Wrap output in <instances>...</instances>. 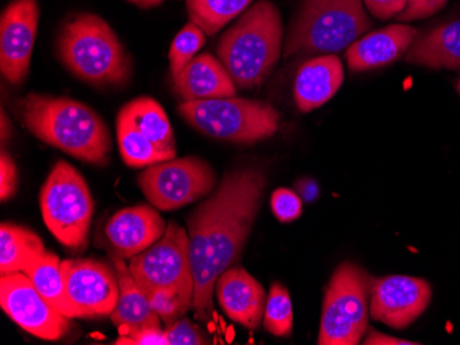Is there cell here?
I'll return each mask as SVG.
<instances>
[{
    "mask_svg": "<svg viewBox=\"0 0 460 345\" xmlns=\"http://www.w3.org/2000/svg\"><path fill=\"white\" fill-rule=\"evenodd\" d=\"M266 177L257 168L227 172L218 189L188 218L196 318L208 324L219 275L242 259L265 193Z\"/></svg>",
    "mask_w": 460,
    "mask_h": 345,
    "instance_id": "6da1fadb",
    "label": "cell"
},
{
    "mask_svg": "<svg viewBox=\"0 0 460 345\" xmlns=\"http://www.w3.org/2000/svg\"><path fill=\"white\" fill-rule=\"evenodd\" d=\"M14 112L21 125L48 145L94 166L110 161V128L94 109L79 100L28 94L15 100Z\"/></svg>",
    "mask_w": 460,
    "mask_h": 345,
    "instance_id": "7a4b0ae2",
    "label": "cell"
},
{
    "mask_svg": "<svg viewBox=\"0 0 460 345\" xmlns=\"http://www.w3.org/2000/svg\"><path fill=\"white\" fill-rule=\"evenodd\" d=\"M280 10L270 0L251 4L219 39L217 56L239 89L265 83L283 54Z\"/></svg>",
    "mask_w": 460,
    "mask_h": 345,
    "instance_id": "3957f363",
    "label": "cell"
},
{
    "mask_svg": "<svg viewBox=\"0 0 460 345\" xmlns=\"http://www.w3.org/2000/svg\"><path fill=\"white\" fill-rule=\"evenodd\" d=\"M62 65L84 83L121 87L130 82L133 63L120 39L100 15H72L57 36Z\"/></svg>",
    "mask_w": 460,
    "mask_h": 345,
    "instance_id": "277c9868",
    "label": "cell"
},
{
    "mask_svg": "<svg viewBox=\"0 0 460 345\" xmlns=\"http://www.w3.org/2000/svg\"><path fill=\"white\" fill-rule=\"evenodd\" d=\"M372 28L363 0H302L284 42V58L330 56Z\"/></svg>",
    "mask_w": 460,
    "mask_h": 345,
    "instance_id": "5b68a950",
    "label": "cell"
},
{
    "mask_svg": "<svg viewBox=\"0 0 460 345\" xmlns=\"http://www.w3.org/2000/svg\"><path fill=\"white\" fill-rule=\"evenodd\" d=\"M181 117L199 133L222 141L255 143L278 133L280 113L262 100L214 98L178 105Z\"/></svg>",
    "mask_w": 460,
    "mask_h": 345,
    "instance_id": "8992f818",
    "label": "cell"
},
{
    "mask_svg": "<svg viewBox=\"0 0 460 345\" xmlns=\"http://www.w3.org/2000/svg\"><path fill=\"white\" fill-rule=\"evenodd\" d=\"M40 210L50 233L72 251L89 246L94 200L89 185L69 162L58 161L40 190Z\"/></svg>",
    "mask_w": 460,
    "mask_h": 345,
    "instance_id": "52a82bcc",
    "label": "cell"
},
{
    "mask_svg": "<svg viewBox=\"0 0 460 345\" xmlns=\"http://www.w3.org/2000/svg\"><path fill=\"white\" fill-rule=\"evenodd\" d=\"M371 275L356 263L335 270L323 303L317 344L358 345L368 332Z\"/></svg>",
    "mask_w": 460,
    "mask_h": 345,
    "instance_id": "ba28073f",
    "label": "cell"
},
{
    "mask_svg": "<svg viewBox=\"0 0 460 345\" xmlns=\"http://www.w3.org/2000/svg\"><path fill=\"white\" fill-rule=\"evenodd\" d=\"M131 275L146 298L159 290H169L193 308L192 266L190 237L177 221H170L159 241L130 259Z\"/></svg>",
    "mask_w": 460,
    "mask_h": 345,
    "instance_id": "9c48e42d",
    "label": "cell"
},
{
    "mask_svg": "<svg viewBox=\"0 0 460 345\" xmlns=\"http://www.w3.org/2000/svg\"><path fill=\"white\" fill-rule=\"evenodd\" d=\"M138 185L155 208L169 212L210 194L217 186V175L208 162L188 156L145 167Z\"/></svg>",
    "mask_w": 460,
    "mask_h": 345,
    "instance_id": "30bf717a",
    "label": "cell"
},
{
    "mask_svg": "<svg viewBox=\"0 0 460 345\" xmlns=\"http://www.w3.org/2000/svg\"><path fill=\"white\" fill-rule=\"evenodd\" d=\"M0 307L21 329L39 339L56 341L71 329V318L51 307L22 272L2 274Z\"/></svg>",
    "mask_w": 460,
    "mask_h": 345,
    "instance_id": "8fae6325",
    "label": "cell"
},
{
    "mask_svg": "<svg viewBox=\"0 0 460 345\" xmlns=\"http://www.w3.org/2000/svg\"><path fill=\"white\" fill-rule=\"evenodd\" d=\"M431 301V287L423 278L387 275L371 278L369 314L393 329H405L420 318Z\"/></svg>",
    "mask_w": 460,
    "mask_h": 345,
    "instance_id": "7c38bea8",
    "label": "cell"
},
{
    "mask_svg": "<svg viewBox=\"0 0 460 345\" xmlns=\"http://www.w3.org/2000/svg\"><path fill=\"white\" fill-rule=\"evenodd\" d=\"M66 290L80 318L108 316L119 298L118 275L105 263L93 259L61 262Z\"/></svg>",
    "mask_w": 460,
    "mask_h": 345,
    "instance_id": "4fadbf2b",
    "label": "cell"
},
{
    "mask_svg": "<svg viewBox=\"0 0 460 345\" xmlns=\"http://www.w3.org/2000/svg\"><path fill=\"white\" fill-rule=\"evenodd\" d=\"M39 18L38 0H13L2 13L0 71L9 83H22L30 72Z\"/></svg>",
    "mask_w": 460,
    "mask_h": 345,
    "instance_id": "5bb4252c",
    "label": "cell"
},
{
    "mask_svg": "<svg viewBox=\"0 0 460 345\" xmlns=\"http://www.w3.org/2000/svg\"><path fill=\"white\" fill-rule=\"evenodd\" d=\"M164 219L149 205L124 208L103 228V238L112 256L133 259L154 246L165 233Z\"/></svg>",
    "mask_w": 460,
    "mask_h": 345,
    "instance_id": "9a60e30c",
    "label": "cell"
},
{
    "mask_svg": "<svg viewBox=\"0 0 460 345\" xmlns=\"http://www.w3.org/2000/svg\"><path fill=\"white\" fill-rule=\"evenodd\" d=\"M216 296L227 318L254 331L263 321L266 295L262 285L247 270L232 266L216 282Z\"/></svg>",
    "mask_w": 460,
    "mask_h": 345,
    "instance_id": "2e32d148",
    "label": "cell"
},
{
    "mask_svg": "<svg viewBox=\"0 0 460 345\" xmlns=\"http://www.w3.org/2000/svg\"><path fill=\"white\" fill-rule=\"evenodd\" d=\"M418 39V30L407 24H394L366 33L346 50L349 68L366 72L394 63Z\"/></svg>",
    "mask_w": 460,
    "mask_h": 345,
    "instance_id": "e0dca14e",
    "label": "cell"
},
{
    "mask_svg": "<svg viewBox=\"0 0 460 345\" xmlns=\"http://www.w3.org/2000/svg\"><path fill=\"white\" fill-rule=\"evenodd\" d=\"M174 91L182 102L234 97L236 84L221 61L211 54L196 56L182 72L172 77Z\"/></svg>",
    "mask_w": 460,
    "mask_h": 345,
    "instance_id": "ac0fdd59",
    "label": "cell"
},
{
    "mask_svg": "<svg viewBox=\"0 0 460 345\" xmlns=\"http://www.w3.org/2000/svg\"><path fill=\"white\" fill-rule=\"evenodd\" d=\"M343 66L333 54L309 59L299 68L294 82V98L302 113L327 104L343 83Z\"/></svg>",
    "mask_w": 460,
    "mask_h": 345,
    "instance_id": "d6986e66",
    "label": "cell"
},
{
    "mask_svg": "<svg viewBox=\"0 0 460 345\" xmlns=\"http://www.w3.org/2000/svg\"><path fill=\"white\" fill-rule=\"evenodd\" d=\"M112 262L118 275L119 298L110 316L120 336H130L134 332L151 326H162V319L155 313L149 298L139 289L124 259L112 256Z\"/></svg>",
    "mask_w": 460,
    "mask_h": 345,
    "instance_id": "ffe728a7",
    "label": "cell"
},
{
    "mask_svg": "<svg viewBox=\"0 0 460 345\" xmlns=\"http://www.w3.org/2000/svg\"><path fill=\"white\" fill-rule=\"evenodd\" d=\"M405 61L426 68L460 71V20L447 22L416 39Z\"/></svg>",
    "mask_w": 460,
    "mask_h": 345,
    "instance_id": "44dd1931",
    "label": "cell"
},
{
    "mask_svg": "<svg viewBox=\"0 0 460 345\" xmlns=\"http://www.w3.org/2000/svg\"><path fill=\"white\" fill-rule=\"evenodd\" d=\"M119 113L128 118L138 130L148 136L165 156L170 160L175 159L177 149L174 131L165 110L156 99L151 97L134 98L124 105Z\"/></svg>",
    "mask_w": 460,
    "mask_h": 345,
    "instance_id": "7402d4cb",
    "label": "cell"
},
{
    "mask_svg": "<svg viewBox=\"0 0 460 345\" xmlns=\"http://www.w3.org/2000/svg\"><path fill=\"white\" fill-rule=\"evenodd\" d=\"M22 272L32 280L33 287L51 307L68 318H80L79 313L66 295L61 260L56 254L46 251L38 259L30 263Z\"/></svg>",
    "mask_w": 460,
    "mask_h": 345,
    "instance_id": "603a6c76",
    "label": "cell"
},
{
    "mask_svg": "<svg viewBox=\"0 0 460 345\" xmlns=\"http://www.w3.org/2000/svg\"><path fill=\"white\" fill-rule=\"evenodd\" d=\"M40 237L28 229L12 223L0 226V272H24L25 267L45 254Z\"/></svg>",
    "mask_w": 460,
    "mask_h": 345,
    "instance_id": "cb8c5ba5",
    "label": "cell"
},
{
    "mask_svg": "<svg viewBox=\"0 0 460 345\" xmlns=\"http://www.w3.org/2000/svg\"><path fill=\"white\" fill-rule=\"evenodd\" d=\"M116 135L121 159L133 168L149 167L157 162L169 161V157L155 146L154 142L136 127L128 118L118 113Z\"/></svg>",
    "mask_w": 460,
    "mask_h": 345,
    "instance_id": "d4e9b609",
    "label": "cell"
},
{
    "mask_svg": "<svg viewBox=\"0 0 460 345\" xmlns=\"http://www.w3.org/2000/svg\"><path fill=\"white\" fill-rule=\"evenodd\" d=\"M254 0H185L190 22L214 36L232 20L242 15Z\"/></svg>",
    "mask_w": 460,
    "mask_h": 345,
    "instance_id": "484cf974",
    "label": "cell"
},
{
    "mask_svg": "<svg viewBox=\"0 0 460 345\" xmlns=\"http://www.w3.org/2000/svg\"><path fill=\"white\" fill-rule=\"evenodd\" d=\"M263 328L276 337H289L294 328L291 298L281 283H271L266 298Z\"/></svg>",
    "mask_w": 460,
    "mask_h": 345,
    "instance_id": "4316f807",
    "label": "cell"
},
{
    "mask_svg": "<svg viewBox=\"0 0 460 345\" xmlns=\"http://www.w3.org/2000/svg\"><path fill=\"white\" fill-rule=\"evenodd\" d=\"M206 43V33L198 25L190 22L175 35L170 47V71L175 77L195 58L198 51Z\"/></svg>",
    "mask_w": 460,
    "mask_h": 345,
    "instance_id": "83f0119b",
    "label": "cell"
},
{
    "mask_svg": "<svg viewBox=\"0 0 460 345\" xmlns=\"http://www.w3.org/2000/svg\"><path fill=\"white\" fill-rule=\"evenodd\" d=\"M148 298L155 313L167 326L180 321L190 310L181 300L180 296L175 295L174 292H169V290H159V292H155L154 295L149 296Z\"/></svg>",
    "mask_w": 460,
    "mask_h": 345,
    "instance_id": "f1b7e54d",
    "label": "cell"
},
{
    "mask_svg": "<svg viewBox=\"0 0 460 345\" xmlns=\"http://www.w3.org/2000/svg\"><path fill=\"white\" fill-rule=\"evenodd\" d=\"M169 345H204L211 344L210 337L190 319L181 318L164 329Z\"/></svg>",
    "mask_w": 460,
    "mask_h": 345,
    "instance_id": "f546056e",
    "label": "cell"
},
{
    "mask_svg": "<svg viewBox=\"0 0 460 345\" xmlns=\"http://www.w3.org/2000/svg\"><path fill=\"white\" fill-rule=\"evenodd\" d=\"M270 205L271 212L281 223L294 221L302 213L301 197L286 187H280L271 194Z\"/></svg>",
    "mask_w": 460,
    "mask_h": 345,
    "instance_id": "4dcf8cb0",
    "label": "cell"
},
{
    "mask_svg": "<svg viewBox=\"0 0 460 345\" xmlns=\"http://www.w3.org/2000/svg\"><path fill=\"white\" fill-rule=\"evenodd\" d=\"M448 0H408L404 12L397 17L400 22H411L415 20L430 17L440 12Z\"/></svg>",
    "mask_w": 460,
    "mask_h": 345,
    "instance_id": "1f68e13d",
    "label": "cell"
},
{
    "mask_svg": "<svg viewBox=\"0 0 460 345\" xmlns=\"http://www.w3.org/2000/svg\"><path fill=\"white\" fill-rule=\"evenodd\" d=\"M17 167L14 160L6 151L0 156V198L2 201L10 200L17 192Z\"/></svg>",
    "mask_w": 460,
    "mask_h": 345,
    "instance_id": "d6a6232c",
    "label": "cell"
},
{
    "mask_svg": "<svg viewBox=\"0 0 460 345\" xmlns=\"http://www.w3.org/2000/svg\"><path fill=\"white\" fill-rule=\"evenodd\" d=\"M115 344L130 345H169L162 326H151L134 332L130 336H121Z\"/></svg>",
    "mask_w": 460,
    "mask_h": 345,
    "instance_id": "836d02e7",
    "label": "cell"
},
{
    "mask_svg": "<svg viewBox=\"0 0 460 345\" xmlns=\"http://www.w3.org/2000/svg\"><path fill=\"white\" fill-rule=\"evenodd\" d=\"M363 2L368 12L379 20L399 17L408 4V0H363Z\"/></svg>",
    "mask_w": 460,
    "mask_h": 345,
    "instance_id": "e575fe53",
    "label": "cell"
},
{
    "mask_svg": "<svg viewBox=\"0 0 460 345\" xmlns=\"http://www.w3.org/2000/svg\"><path fill=\"white\" fill-rule=\"evenodd\" d=\"M363 344L366 345H413L420 342L408 341V340L395 339V337L387 336L381 332L369 329L368 334L363 339Z\"/></svg>",
    "mask_w": 460,
    "mask_h": 345,
    "instance_id": "d590c367",
    "label": "cell"
},
{
    "mask_svg": "<svg viewBox=\"0 0 460 345\" xmlns=\"http://www.w3.org/2000/svg\"><path fill=\"white\" fill-rule=\"evenodd\" d=\"M296 186H298L299 193H301V197L306 201H313V198L319 194V187H317L316 182H313V180H301Z\"/></svg>",
    "mask_w": 460,
    "mask_h": 345,
    "instance_id": "8d00e7d4",
    "label": "cell"
},
{
    "mask_svg": "<svg viewBox=\"0 0 460 345\" xmlns=\"http://www.w3.org/2000/svg\"><path fill=\"white\" fill-rule=\"evenodd\" d=\"M128 2L141 7V9H152V7L160 6L164 0H128Z\"/></svg>",
    "mask_w": 460,
    "mask_h": 345,
    "instance_id": "74e56055",
    "label": "cell"
},
{
    "mask_svg": "<svg viewBox=\"0 0 460 345\" xmlns=\"http://www.w3.org/2000/svg\"><path fill=\"white\" fill-rule=\"evenodd\" d=\"M7 127L12 128V125H10V121H7L4 110H2V141L4 142L7 135L10 136V131H7Z\"/></svg>",
    "mask_w": 460,
    "mask_h": 345,
    "instance_id": "f35d334b",
    "label": "cell"
},
{
    "mask_svg": "<svg viewBox=\"0 0 460 345\" xmlns=\"http://www.w3.org/2000/svg\"><path fill=\"white\" fill-rule=\"evenodd\" d=\"M456 87H457V91H459V94H460V80H459V82H457Z\"/></svg>",
    "mask_w": 460,
    "mask_h": 345,
    "instance_id": "ab89813d",
    "label": "cell"
}]
</instances>
